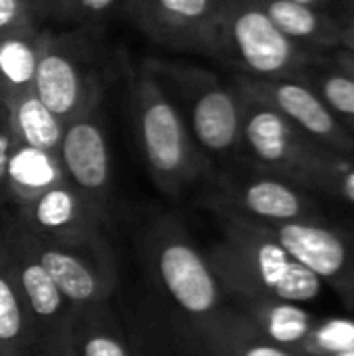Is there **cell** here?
Returning <instances> with one entry per match:
<instances>
[{
  "instance_id": "6da1fadb",
  "label": "cell",
  "mask_w": 354,
  "mask_h": 356,
  "mask_svg": "<svg viewBox=\"0 0 354 356\" xmlns=\"http://www.w3.org/2000/svg\"><path fill=\"white\" fill-rule=\"evenodd\" d=\"M140 263L152 307L184 340L200 336L227 309V296L207 254L177 215L165 213L144 227Z\"/></svg>"
},
{
  "instance_id": "7a4b0ae2",
  "label": "cell",
  "mask_w": 354,
  "mask_h": 356,
  "mask_svg": "<svg viewBox=\"0 0 354 356\" xmlns=\"http://www.w3.org/2000/svg\"><path fill=\"white\" fill-rule=\"evenodd\" d=\"M117 63L127 88L138 148L154 186L171 198L200 186L215 169L196 146L177 108L129 52L117 50Z\"/></svg>"
},
{
  "instance_id": "3957f363",
  "label": "cell",
  "mask_w": 354,
  "mask_h": 356,
  "mask_svg": "<svg viewBox=\"0 0 354 356\" xmlns=\"http://www.w3.org/2000/svg\"><path fill=\"white\" fill-rule=\"evenodd\" d=\"M221 238L204 252L227 298L263 296L286 302H313L323 284L294 261L257 221L213 213Z\"/></svg>"
},
{
  "instance_id": "277c9868",
  "label": "cell",
  "mask_w": 354,
  "mask_h": 356,
  "mask_svg": "<svg viewBox=\"0 0 354 356\" xmlns=\"http://www.w3.org/2000/svg\"><path fill=\"white\" fill-rule=\"evenodd\" d=\"M140 63L177 108L213 169L240 161L242 100L230 81L186 58L144 56Z\"/></svg>"
},
{
  "instance_id": "5b68a950",
  "label": "cell",
  "mask_w": 354,
  "mask_h": 356,
  "mask_svg": "<svg viewBox=\"0 0 354 356\" xmlns=\"http://www.w3.org/2000/svg\"><path fill=\"white\" fill-rule=\"evenodd\" d=\"M115 77H119L117 50L106 44L104 27L75 25L65 31L44 27L33 90L63 123L104 102Z\"/></svg>"
},
{
  "instance_id": "8992f818",
  "label": "cell",
  "mask_w": 354,
  "mask_h": 356,
  "mask_svg": "<svg viewBox=\"0 0 354 356\" xmlns=\"http://www.w3.org/2000/svg\"><path fill=\"white\" fill-rule=\"evenodd\" d=\"M317 56L286 38L261 0H221L213 60L236 75L298 77Z\"/></svg>"
},
{
  "instance_id": "52a82bcc",
  "label": "cell",
  "mask_w": 354,
  "mask_h": 356,
  "mask_svg": "<svg viewBox=\"0 0 354 356\" xmlns=\"http://www.w3.org/2000/svg\"><path fill=\"white\" fill-rule=\"evenodd\" d=\"M200 204L211 213H230L259 223L317 221V198L244 161L215 169L200 184Z\"/></svg>"
},
{
  "instance_id": "ba28073f",
  "label": "cell",
  "mask_w": 354,
  "mask_h": 356,
  "mask_svg": "<svg viewBox=\"0 0 354 356\" xmlns=\"http://www.w3.org/2000/svg\"><path fill=\"white\" fill-rule=\"evenodd\" d=\"M238 94L242 100L240 161L313 194L319 167L334 150L313 142L271 106L242 92Z\"/></svg>"
},
{
  "instance_id": "9c48e42d",
  "label": "cell",
  "mask_w": 354,
  "mask_h": 356,
  "mask_svg": "<svg viewBox=\"0 0 354 356\" xmlns=\"http://www.w3.org/2000/svg\"><path fill=\"white\" fill-rule=\"evenodd\" d=\"M23 232L35 259L69 307L113 298L119 286V267L106 234L48 238L31 234L25 227Z\"/></svg>"
},
{
  "instance_id": "30bf717a",
  "label": "cell",
  "mask_w": 354,
  "mask_h": 356,
  "mask_svg": "<svg viewBox=\"0 0 354 356\" xmlns=\"http://www.w3.org/2000/svg\"><path fill=\"white\" fill-rule=\"evenodd\" d=\"M219 4L221 0H123L121 15L167 52L213 58Z\"/></svg>"
},
{
  "instance_id": "8fae6325",
  "label": "cell",
  "mask_w": 354,
  "mask_h": 356,
  "mask_svg": "<svg viewBox=\"0 0 354 356\" xmlns=\"http://www.w3.org/2000/svg\"><path fill=\"white\" fill-rule=\"evenodd\" d=\"M230 83L238 92L277 111L286 121H290L319 146L354 156L353 134L305 81L296 77L257 79L234 73Z\"/></svg>"
},
{
  "instance_id": "7c38bea8",
  "label": "cell",
  "mask_w": 354,
  "mask_h": 356,
  "mask_svg": "<svg viewBox=\"0 0 354 356\" xmlns=\"http://www.w3.org/2000/svg\"><path fill=\"white\" fill-rule=\"evenodd\" d=\"M104 115V102H100L67 121L56 156L65 181L86 200L108 213L113 169Z\"/></svg>"
},
{
  "instance_id": "4fadbf2b",
  "label": "cell",
  "mask_w": 354,
  "mask_h": 356,
  "mask_svg": "<svg viewBox=\"0 0 354 356\" xmlns=\"http://www.w3.org/2000/svg\"><path fill=\"white\" fill-rule=\"evenodd\" d=\"M259 225L294 261L309 269L321 284H328L354 309V250L348 236L328 225L323 219Z\"/></svg>"
},
{
  "instance_id": "5bb4252c",
  "label": "cell",
  "mask_w": 354,
  "mask_h": 356,
  "mask_svg": "<svg viewBox=\"0 0 354 356\" xmlns=\"http://www.w3.org/2000/svg\"><path fill=\"white\" fill-rule=\"evenodd\" d=\"M0 240L10 280L19 292V298L33 325L35 340L40 344L67 325L71 307L67 305L42 263L35 259L23 227L6 209H0Z\"/></svg>"
},
{
  "instance_id": "9a60e30c",
  "label": "cell",
  "mask_w": 354,
  "mask_h": 356,
  "mask_svg": "<svg viewBox=\"0 0 354 356\" xmlns=\"http://www.w3.org/2000/svg\"><path fill=\"white\" fill-rule=\"evenodd\" d=\"M6 211L27 232L48 238L104 234L108 217V213L75 192L65 177L27 202Z\"/></svg>"
},
{
  "instance_id": "2e32d148",
  "label": "cell",
  "mask_w": 354,
  "mask_h": 356,
  "mask_svg": "<svg viewBox=\"0 0 354 356\" xmlns=\"http://www.w3.org/2000/svg\"><path fill=\"white\" fill-rule=\"evenodd\" d=\"M227 302L242 313L265 338L294 356H300L319 319L305 307L277 298L242 296L227 298Z\"/></svg>"
},
{
  "instance_id": "e0dca14e",
  "label": "cell",
  "mask_w": 354,
  "mask_h": 356,
  "mask_svg": "<svg viewBox=\"0 0 354 356\" xmlns=\"http://www.w3.org/2000/svg\"><path fill=\"white\" fill-rule=\"evenodd\" d=\"M65 327L77 356H136L127 325L111 300L71 307Z\"/></svg>"
},
{
  "instance_id": "ac0fdd59",
  "label": "cell",
  "mask_w": 354,
  "mask_h": 356,
  "mask_svg": "<svg viewBox=\"0 0 354 356\" xmlns=\"http://www.w3.org/2000/svg\"><path fill=\"white\" fill-rule=\"evenodd\" d=\"M186 342L200 356H294L265 338L230 302L209 330Z\"/></svg>"
},
{
  "instance_id": "d6986e66",
  "label": "cell",
  "mask_w": 354,
  "mask_h": 356,
  "mask_svg": "<svg viewBox=\"0 0 354 356\" xmlns=\"http://www.w3.org/2000/svg\"><path fill=\"white\" fill-rule=\"evenodd\" d=\"M277 29L305 50L330 54L340 48V21L328 10L290 0H261Z\"/></svg>"
},
{
  "instance_id": "ffe728a7",
  "label": "cell",
  "mask_w": 354,
  "mask_h": 356,
  "mask_svg": "<svg viewBox=\"0 0 354 356\" xmlns=\"http://www.w3.org/2000/svg\"><path fill=\"white\" fill-rule=\"evenodd\" d=\"M19 144L56 154L65 123L40 100L33 88L0 96Z\"/></svg>"
},
{
  "instance_id": "44dd1931",
  "label": "cell",
  "mask_w": 354,
  "mask_h": 356,
  "mask_svg": "<svg viewBox=\"0 0 354 356\" xmlns=\"http://www.w3.org/2000/svg\"><path fill=\"white\" fill-rule=\"evenodd\" d=\"M61 179L63 171L56 154L17 144L8 165V202L4 209L27 202Z\"/></svg>"
},
{
  "instance_id": "7402d4cb",
  "label": "cell",
  "mask_w": 354,
  "mask_h": 356,
  "mask_svg": "<svg viewBox=\"0 0 354 356\" xmlns=\"http://www.w3.org/2000/svg\"><path fill=\"white\" fill-rule=\"evenodd\" d=\"M38 340L10 280L0 240V356H35Z\"/></svg>"
},
{
  "instance_id": "603a6c76",
  "label": "cell",
  "mask_w": 354,
  "mask_h": 356,
  "mask_svg": "<svg viewBox=\"0 0 354 356\" xmlns=\"http://www.w3.org/2000/svg\"><path fill=\"white\" fill-rule=\"evenodd\" d=\"M42 31L44 27H35L0 38V96L33 88Z\"/></svg>"
},
{
  "instance_id": "cb8c5ba5",
  "label": "cell",
  "mask_w": 354,
  "mask_h": 356,
  "mask_svg": "<svg viewBox=\"0 0 354 356\" xmlns=\"http://www.w3.org/2000/svg\"><path fill=\"white\" fill-rule=\"evenodd\" d=\"M127 325L136 356H200L150 305H140Z\"/></svg>"
},
{
  "instance_id": "d4e9b609",
  "label": "cell",
  "mask_w": 354,
  "mask_h": 356,
  "mask_svg": "<svg viewBox=\"0 0 354 356\" xmlns=\"http://www.w3.org/2000/svg\"><path fill=\"white\" fill-rule=\"evenodd\" d=\"M296 79L305 81L342 121H354V77L338 69L328 54H319Z\"/></svg>"
},
{
  "instance_id": "484cf974",
  "label": "cell",
  "mask_w": 354,
  "mask_h": 356,
  "mask_svg": "<svg viewBox=\"0 0 354 356\" xmlns=\"http://www.w3.org/2000/svg\"><path fill=\"white\" fill-rule=\"evenodd\" d=\"M313 194H323L354 207V156L330 152L319 167Z\"/></svg>"
},
{
  "instance_id": "4316f807",
  "label": "cell",
  "mask_w": 354,
  "mask_h": 356,
  "mask_svg": "<svg viewBox=\"0 0 354 356\" xmlns=\"http://www.w3.org/2000/svg\"><path fill=\"white\" fill-rule=\"evenodd\" d=\"M42 27L33 0H0V38Z\"/></svg>"
},
{
  "instance_id": "83f0119b",
  "label": "cell",
  "mask_w": 354,
  "mask_h": 356,
  "mask_svg": "<svg viewBox=\"0 0 354 356\" xmlns=\"http://www.w3.org/2000/svg\"><path fill=\"white\" fill-rule=\"evenodd\" d=\"M123 8V0H79L75 25L90 27H106L111 19H115Z\"/></svg>"
},
{
  "instance_id": "f1b7e54d",
  "label": "cell",
  "mask_w": 354,
  "mask_h": 356,
  "mask_svg": "<svg viewBox=\"0 0 354 356\" xmlns=\"http://www.w3.org/2000/svg\"><path fill=\"white\" fill-rule=\"evenodd\" d=\"M17 144L19 140L10 127L8 115L0 104V209H4L8 202V165Z\"/></svg>"
},
{
  "instance_id": "f546056e",
  "label": "cell",
  "mask_w": 354,
  "mask_h": 356,
  "mask_svg": "<svg viewBox=\"0 0 354 356\" xmlns=\"http://www.w3.org/2000/svg\"><path fill=\"white\" fill-rule=\"evenodd\" d=\"M33 2H35V13H38L40 23L42 21L75 23L79 0H33Z\"/></svg>"
},
{
  "instance_id": "4dcf8cb0",
  "label": "cell",
  "mask_w": 354,
  "mask_h": 356,
  "mask_svg": "<svg viewBox=\"0 0 354 356\" xmlns=\"http://www.w3.org/2000/svg\"><path fill=\"white\" fill-rule=\"evenodd\" d=\"M35 356H77V353L73 350L69 336H67V327L54 332L52 336H48L46 340H42L38 344Z\"/></svg>"
},
{
  "instance_id": "1f68e13d",
  "label": "cell",
  "mask_w": 354,
  "mask_h": 356,
  "mask_svg": "<svg viewBox=\"0 0 354 356\" xmlns=\"http://www.w3.org/2000/svg\"><path fill=\"white\" fill-rule=\"evenodd\" d=\"M328 56H330V60H332L338 69H342L344 73H348V75H353L354 77V56L351 52H346L344 48H336V50H332Z\"/></svg>"
},
{
  "instance_id": "d6a6232c",
  "label": "cell",
  "mask_w": 354,
  "mask_h": 356,
  "mask_svg": "<svg viewBox=\"0 0 354 356\" xmlns=\"http://www.w3.org/2000/svg\"><path fill=\"white\" fill-rule=\"evenodd\" d=\"M340 48H344L354 56V19L351 17L340 21Z\"/></svg>"
},
{
  "instance_id": "836d02e7",
  "label": "cell",
  "mask_w": 354,
  "mask_h": 356,
  "mask_svg": "<svg viewBox=\"0 0 354 356\" xmlns=\"http://www.w3.org/2000/svg\"><path fill=\"white\" fill-rule=\"evenodd\" d=\"M290 2H296V4H307V6H315V8H323L325 4L334 2V0H290Z\"/></svg>"
},
{
  "instance_id": "e575fe53",
  "label": "cell",
  "mask_w": 354,
  "mask_h": 356,
  "mask_svg": "<svg viewBox=\"0 0 354 356\" xmlns=\"http://www.w3.org/2000/svg\"><path fill=\"white\" fill-rule=\"evenodd\" d=\"M346 17L354 19V0H348V15Z\"/></svg>"
},
{
  "instance_id": "d590c367",
  "label": "cell",
  "mask_w": 354,
  "mask_h": 356,
  "mask_svg": "<svg viewBox=\"0 0 354 356\" xmlns=\"http://www.w3.org/2000/svg\"><path fill=\"white\" fill-rule=\"evenodd\" d=\"M342 123L346 125V129H348V131L353 134V138H354V121H342Z\"/></svg>"
}]
</instances>
